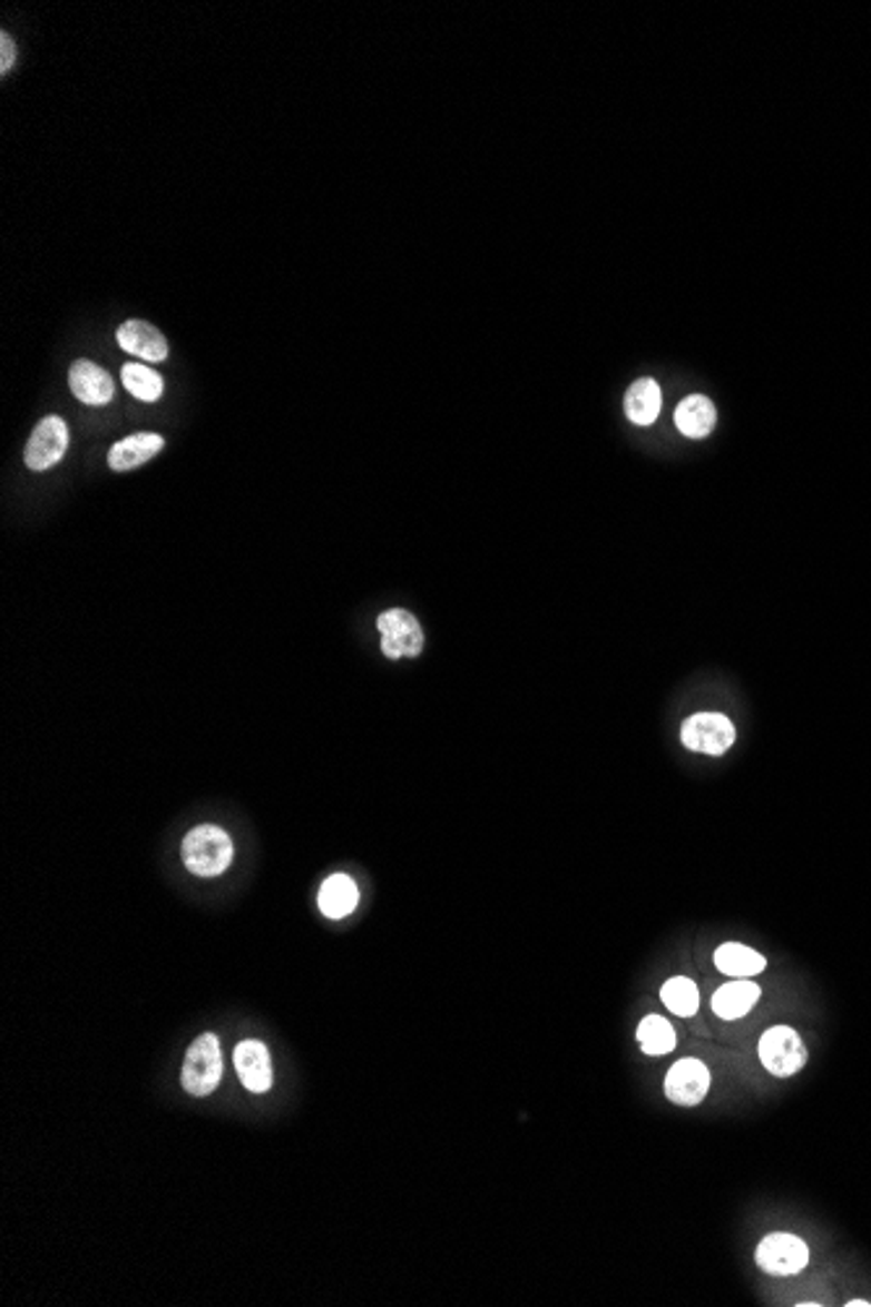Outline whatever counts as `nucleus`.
Masks as SVG:
<instances>
[{
    "instance_id": "nucleus-7",
    "label": "nucleus",
    "mask_w": 871,
    "mask_h": 1307,
    "mask_svg": "<svg viewBox=\"0 0 871 1307\" xmlns=\"http://www.w3.org/2000/svg\"><path fill=\"white\" fill-rule=\"evenodd\" d=\"M66 450H68L66 421L58 415H48L35 425L32 436H29V442L25 446V462H27L29 470L42 473V470H50L52 465H58V462L63 460Z\"/></svg>"
},
{
    "instance_id": "nucleus-5",
    "label": "nucleus",
    "mask_w": 871,
    "mask_h": 1307,
    "mask_svg": "<svg viewBox=\"0 0 871 1307\" xmlns=\"http://www.w3.org/2000/svg\"><path fill=\"white\" fill-rule=\"evenodd\" d=\"M756 1266L773 1276H796L809 1266V1245L796 1235L775 1232L756 1245Z\"/></svg>"
},
{
    "instance_id": "nucleus-3",
    "label": "nucleus",
    "mask_w": 871,
    "mask_h": 1307,
    "mask_svg": "<svg viewBox=\"0 0 871 1307\" xmlns=\"http://www.w3.org/2000/svg\"><path fill=\"white\" fill-rule=\"evenodd\" d=\"M760 1062L775 1078H791L809 1062V1050L791 1025H773L760 1039Z\"/></svg>"
},
{
    "instance_id": "nucleus-1",
    "label": "nucleus",
    "mask_w": 871,
    "mask_h": 1307,
    "mask_svg": "<svg viewBox=\"0 0 871 1307\" xmlns=\"http://www.w3.org/2000/svg\"><path fill=\"white\" fill-rule=\"evenodd\" d=\"M183 862L198 877H217L233 862V841L223 827L198 825L183 838Z\"/></svg>"
},
{
    "instance_id": "nucleus-20",
    "label": "nucleus",
    "mask_w": 871,
    "mask_h": 1307,
    "mask_svg": "<svg viewBox=\"0 0 871 1307\" xmlns=\"http://www.w3.org/2000/svg\"><path fill=\"white\" fill-rule=\"evenodd\" d=\"M660 998H663V1005H666L671 1013H676L682 1018H692L699 1010V990H697V984H694L692 979H686V976L668 979V982L663 984Z\"/></svg>"
},
{
    "instance_id": "nucleus-6",
    "label": "nucleus",
    "mask_w": 871,
    "mask_h": 1307,
    "mask_svg": "<svg viewBox=\"0 0 871 1307\" xmlns=\"http://www.w3.org/2000/svg\"><path fill=\"white\" fill-rule=\"evenodd\" d=\"M376 627L381 632V650H384L389 660L415 658L423 650V629L404 608H392V611L381 613Z\"/></svg>"
},
{
    "instance_id": "nucleus-22",
    "label": "nucleus",
    "mask_w": 871,
    "mask_h": 1307,
    "mask_svg": "<svg viewBox=\"0 0 871 1307\" xmlns=\"http://www.w3.org/2000/svg\"><path fill=\"white\" fill-rule=\"evenodd\" d=\"M869 1305L871 1303H867V1299H853V1303H848V1307H869Z\"/></svg>"
},
{
    "instance_id": "nucleus-15",
    "label": "nucleus",
    "mask_w": 871,
    "mask_h": 1307,
    "mask_svg": "<svg viewBox=\"0 0 871 1307\" xmlns=\"http://www.w3.org/2000/svg\"><path fill=\"white\" fill-rule=\"evenodd\" d=\"M715 966H717V971H723L725 976L748 979V976L762 974V971L767 969V961H765V955H760L752 947L741 945V942H725V945L715 950Z\"/></svg>"
},
{
    "instance_id": "nucleus-4",
    "label": "nucleus",
    "mask_w": 871,
    "mask_h": 1307,
    "mask_svg": "<svg viewBox=\"0 0 871 1307\" xmlns=\"http://www.w3.org/2000/svg\"><path fill=\"white\" fill-rule=\"evenodd\" d=\"M682 741L686 749L699 755H725L736 741V728L723 713H697L682 726Z\"/></svg>"
},
{
    "instance_id": "nucleus-12",
    "label": "nucleus",
    "mask_w": 871,
    "mask_h": 1307,
    "mask_svg": "<svg viewBox=\"0 0 871 1307\" xmlns=\"http://www.w3.org/2000/svg\"><path fill=\"white\" fill-rule=\"evenodd\" d=\"M163 446L165 439L159 436V433H131V436L120 439L118 444L110 446V452H107V465H110V470H116V473H128V470L141 468L144 462H149L155 454L163 452Z\"/></svg>"
},
{
    "instance_id": "nucleus-9",
    "label": "nucleus",
    "mask_w": 871,
    "mask_h": 1307,
    "mask_svg": "<svg viewBox=\"0 0 871 1307\" xmlns=\"http://www.w3.org/2000/svg\"><path fill=\"white\" fill-rule=\"evenodd\" d=\"M68 384H71L74 397L91 407L107 405V402L112 400V394H116V382H112V376L91 361H76L71 371H68Z\"/></svg>"
},
{
    "instance_id": "nucleus-21",
    "label": "nucleus",
    "mask_w": 871,
    "mask_h": 1307,
    "mask_svg": "<svg viewBox=\"0 0 871 1307\" xmlns=\"http://www.w3.org/2000/svg\"><path fill=\"white\" fill-rule=\"evenodd\" d=\"M13 58H17V45H13V37L9 32H0V73L6 76L11 71Z\"/></svg>"
},
{
    "instance_id": "nucleus-8",
    "label": "nucleus",
    "mask_w": 871,
    "mask_h": 1307,
    "mask_svg": "<svg viewBox=\"0 0 871 1307\" xmlns=\"http://www.w3.org/2000/svg\"><path fill=\"white\" fill-rule=\"evenodd\" d=\"M709 1091V1070L702 1060H678L666 1075V1097L678 1107H697Z\"/></svg>"
},
{
    "instance_id": "nucleus-10",
    "label": "nucleus",
    "mask_w": 871,
    "mask_h": 1307,
    "mask_svg": "<svg viewBox=\"0 0 871 1307\" xmlns=\"http://www.w3.org/2000/svg\"><path fill=\"white\" fill-rule=\"evenodd\" d=\"M116 340L126 353L141 361L163 363L167 358V340L163 337V332L149 322H141V318H128V322L120 324Z\"/></svg>"
},
{
    "instance_id": "nucleus-16",
    "label": "nucleus",
    "mask_w": 871,
    "mask_h": 1307,
    "mask_svg": "<svg viewBox=\"0 0 871 1307\" xmlns=\"http://www.w3.org/2000/svg\"><path fill=\"white\" fill-rule=\"evenodd\" d=\"M715 421V405L705 394H692L676 407V429L689 439H705L707 433H713Z\"/></svg>"
},
{
    "instance_id": "nucleus-14",
    "label": "nucleus",
    "mask_w": 871,
    "mask_h": 1307,
    "mask_svg": "<svg viewBox=\"0 0 871 1307\" xmlns=\"http://www.w3.org/2000/svg\"><path fill=\"white\" fill-rule=\"evenodd\" d=\"M663 392L653 379H637L624 397L626 417L637 425H653L660 415Z\"/></svg>"
},
{
    "instance_id": "nucleus-2",
    "label": "nucleus",
    "mask_w": 871,
    "mask_h": 1307,
    "mask_svg": "<svg viewBox=\"0 0 871 1307\" xmlns=\"http://www.w3.org/2000/svg\"><path fill=\"white\" fill-rule=\"evenodd\" d=\"M223 1081V1052H219V1039L214 1033H204L194 1044L188 1046L186 1060H183L180 1083L190 1097H209Z\"/></svg>"
},
{
    "instance_id": "nucleus-19",
    "label": "nucleus",
    "mask_w": 871,
    "mask_h": 1307,
    "mask_svg": "<svg viewBox=\"0 0 871 1307\" xmlns=\"http://www.w3.org/2000/svg\"><path fill=\"white\" fill-rule=\"evenodd\" d=\"M120 379H124L126 390L141 402H157L165 392L163 376L155 368L144 366V363H126L124 371H120Z\"/></svg>"
},
{
    "instance_id": "nucleus-13",
    "label": "nucleus",
    "mask_w": 871,
    "mask_h": 1307,
    "mask_svg": "<svg viewBox=\"0 0 871 1307\" xmlns=\"http://www.w3.org/2000/svg\"><path fill=\"white\" fill-rule=\"evenodd\" d=\"M762 998V990L748 979H736V982L723 984L721 990L713 994V1010L723 1021H738L752 1010Z\"/></svg>"
},
{
    "instance_id": "nucleus-11",
    "label": "nucleus",
    "mask_w": 871,
    "mask_h": 1307,
    "mask_svg": "<svg viewBox=\"0 0 871 1307\" xmlns=\"http://www.w3.org/2000/svg\"><path fill=\"white\" fill-rule=\"evenodd\" d=\"M235 1070L248 1091L264 1093L272 1089V1058L262 1041L246 1039L235 1046Z\"/></svg>"
},
{
    "instance_id": "nucleus-18",
    "label": "nucleus",
    "mask_w": 871,
    "mask_h": 1307,
    "mask_svg": "<svg viewBox=\"0 0 871 1307\" xmlns=\"http://www.w3.org/2000/svg\"><path fill=\"white\" fill-rule=\"evenodd\" d=\"M637 1041L642 1044V1052L658 1058V1054L674 1052L676 1031L663 1015H647L642 1018L637 1029Z\"/></svg>"
},
{
    "instance_id": "nucleus-17",
    "label": "nucleus",
    "mask_w": 871,
    "mask_h": 1307,
    "mask_svg": "<svg viewBox=\"0 0 871 1307\" xmlns=\"http://www.w3.org/2000/svg\"><path fill=\"white\" fill-rule=\"evenodd\" d=\"M358 906V885L348 875H332L319 891V908L326 918H345Z\"/></svg>"
}]
</instances>
